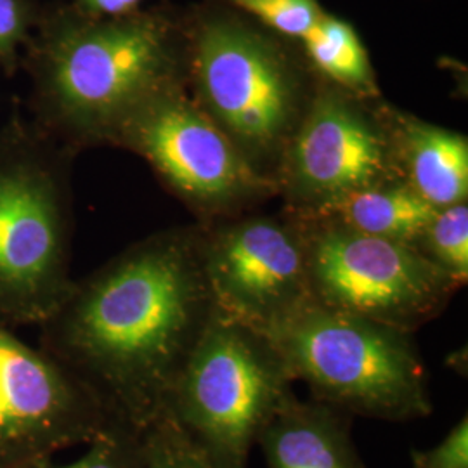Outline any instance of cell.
I'll list each match as a JSON object with an SVG mask.
<instances>
[{
    "label": "cell",
    "mask_w": 468,
    "mask_h": 468,
    "mask_svg": "<svg viewBox=\"0 0 468 468\" xmlns=\"http://www.w3.org/2000/svg\"><path fill=\"white\" fill-rule=\"evenodd\" d=\"M193 234L150 236L80 282L38 324V347L84 385L112 421L143 432L212 316Z\"/></svg>",
    "instance_id": "cell-1"
},
{
    "label": "cell",
    "mask_w": 468,
    "mask_h": 468,
    "mask_svg": "<svg viewBox=\"0 0 468 468\" xmlns=\"http://www.w3.org/2000/svg\"><path fill=\"white\" fill-rule=\"evenodd\" d=\"M21 68L30 120L75 153L112 144L135 110L181 85L174 28L154 13L101 19L73 5L42 9Z\"/></svg>",
    "instance_id": "cell-2"
},
{
    "label": "cell",
    "mask_w": 468,
    "mask_h": 468,
    "mask_svg": "<svg viewBox=\"0 0 468 468\" xmlns=\"http://www.w3.org/2000/svg\"><path fill=\"white\" fill-rule=\"evenodd\" d=\"M77 153L15 106L0 125V323L42 324L67 299Z\"/></svg>",
    "instance_id": "cell-3"
},
{
    "label": "cell",
    "mask_w": 468,
    "mask_h": 468,
    "mask_svg": "<svg viewBox=\"0 0 468 468\" xmlns=\"http://www.w3.org/2000/svg\"><path fill=\"white\" fill-rule=\"evenodd\" d=\"M262 334L293 382L347 415L387 421L429 417L427 373L410 332L309 301Z\"/></svg>",
    "instance_id": "cell-4"
},
{
    "label": "cell",
    "mask_w": 468,
    "mask_h": 468,
    "mask_svg": "<svg viewBox=\"0 0 468 468\" xmlns=\"http://www.w3.org/2000/svg\"><path fill=\"white\" fill-rule=\"evenodd\" d=\"M293 378L268 336L212 311L167 410L218 468H247Z\"/></svg>",
    "instance_id": "cell-5"
},
{
    "label": "cell",
    "mask_w": 468,
    "mask_h": 468,
    "mask_svg": "<svg viewBox=\"0 0 468 468\" xmlns=\"http://www.w3.org/2000/svg\"><path fill=\"white\" fill-rule=\"evenodd\" d=\"M201 108L249 164L286 148L301 117V89L268 38L233 21L203 25L191 54Z\"/></svg>",
    "instance_id": "cell-6"
},
{
    "label": "cell",
    "mask_w": 468,
    "mask_h": 468,
    "mask_svg": "<svg viewBox=\"0 0 468 468\" xmlns=\"http://www.w3.org/2000/svg\"><path fill=\"white\" fill-rule=\"evenodd\" d=\"M305 250L314 301L410 334L460 288L419 249L338 224L305 236Z\"/></svg>",
    "instance_id": "cell-7"
},
{
    "label": "cell",
    "mask_w": 468,
    "mask_h": 468,
    "mask_svg": "<svg viewBox=\"0 0 468 468\" xmlns=\"http://www.w3.org/2000/svg\"><path fill=\"white\" fill-rule=\"evenodd\" d=\"M98 399L42 347L0 323V468H25L106 429Z\"/></svg>",
    "instance_id": "cell-8"
},
{
    "label": "cell",
    "mask_w": 468,
    "mask_h": 468,
    "mask_svg": "<svg viewBox=\"0 0 468 468\" xmlns=\"http://www.w3.org/2000/svg\"><path fill=\"white\" fill-rule=\"evenodd\" d=\"M214 309L266 332L313 301L305 234L274 218H245L200 239Z\"/></svg>",
    "instance_id": "cell-9"
},
{
    "label": "cell",
    "mask_w": 468,
    "mask_h": 468,
    "mask_svg": "<svg viewBox=\"0 0 468 468\" xmlns=\"http://www.w3.org/2000/svg\"><path fill=\"white\" fill-rule=\"evenodd\" d=\"M112 144L141 154L186 200L228 203L250 195L262 183L233 141L181 85L135 110Z\"/></svg>",
    "instance_id": "cell-10"
},
{
    "label": "cell",
    "mask_w": 468,
    "mask_h": 468,
    "mask_svg": "<svg viewBox=\"0 0 468 468\" xmlns=\"http://www.w3.org/2000/svg\"><path fill=\"white\" fill-rule=\"evenodd\" d=\"M385 146L363 112L334 92L321 94L284 148L288 185L303 200L324 208L378 185L387 165Z\"/></svg>",
    "instance_id": "cell-11"
},
{
    "label": "cell",
    "mask_w": 468,
    "mask_h": 468,
    "mask_svg": "<svg viewBox=\"0 0 468 468\" xmlns=\"http://www.w3.org/2000/svg\"><path fill=\"white\" fill-rule=\"evenodd\" d=\"M269 468H367L351 435V415L292 392L259 437Z\"/></svg>",
    "instance_id": "cell-12"
},
{
    "label": "cell",
    "mask_w": 468,
    "mask_h": 468,
    "mask_svg": "<svg viewBox=\"0 0 468 468\" xmlns=\"http://www.w3.org/2000/svg\"><path fill=\"white\" fill-rule=\"evenodd\" d=\"M402 160L410 187L435 208L463 203L468 193L467 137L421 122H404Z\"/></svg>",
    "instance_id": "cell-13"
},
{
    "label": "cell",
    "mask_w": 468,
    "mask_h": 468,
    "mask_svg": "<svg viewBox=\"0 0 468 468\" xmlns=\"http://www.w3.org/2000/svg\"><path fill=\"white\" fill-rule=\"evenodd\" d=\"M324 210L338 218V226L417 249L439 208L423 200L410 186L375 185L354 191L324 207Z\"/></svg>",
    "instance_id": "cell-14"
},
{
    "label": "cell",
    "mask_w": 468,
    "mask_h": 468,
    "mask_svg": "<svg viewBox=\"0 0 468 468\" xmlns=\"http://www.w3.org/2000/svg\"><path fill=\"white\" fill-rule=\"evenodd\" d=\"M302 40L311 63L335 84L349 92H375L368 54L347 23L321 15Z\"/></svg>",
    "instance_id": "cell-15"
},
{
    "label": "cell",
    "mask_w": 468,
    "mask_h": 468,
    "mask_svg": "<svg viewBox=\"0 0 468 468\" xmlns=\"http://www.w3.org/2000/svg\"><path fill=\"white\" fill-rule=\"evenodd\" d=\"M434 266L458 286L468 278V208L456 203L439 208L417 245Z\"/></svg>",
    "instance_id": "cell-16"
},
{
    "label": "cell",
    "mask_w": 468,
    "mask_h": 468,
    "mask_svg": "<svg viewBox=\"0 0 468 468\" xmlns=\"http://www.w3.org/2000/svg\"><path fill=\"white\" fill-rule=\"evenodd\" d=\"M144 468H218L165 410L143 431Z\"/></svg>",
    "instance_id": "cell-17"
},
{
    "label": "cell",
    "mask_w": 468,
    "mask_h": 468,
    "mask_svg": "<svg viewBox=\"0 0 468 468\" xmlns=\"http://www.w3.org/2000/svg\"><path fill=\"white\" fill-rule=\"evenodd\" d=\"M87 446V452L71 463L58 465L54 458L38 460L25 468H144L143 432L123 423L110 421Z\"/></svg>",
    "instance_id": "cell-18"
},
{
    "label": "cell",
    "mask_w": 468,
    "mask_h": 468,
    "mask_svg": "<svg viewBox=\"0 0 468 468\" xmlns=\"http://www.w3.org/2000/svg\"><path fill=\"white\" fill-rule=\"evenodd\" d=\"M34 0H0V69L7 79L21 68V54L40 17Z\"/></svg>",
    "instance_id": "cell-19"
},
{
    "label": "cell",
    "mask_w": 468,
    "mask_h": 468,
    "mask_svg": "<svg viewBox=\"0 0 468 468\" xmlns=\"http://www.w3.org/2000/svg\"><path fill=\"white\" fill-rule=\"evenodd\" d=\"M272 30L302 38L323 15L316 0H228Z\"/></svg>",
    "instance_id": "cell-20"
},
{
    "label": "cell",
    "mask_w": 468,
    "mask_h": 468,
    "mask_svg": "<svg viewBox=\"0 0 468 468\" xmlns=\"http://www.w3.org/2000/svg\"><path fill=\"white\" fill-rule=\"evenodd\" d=\"M411 460L413 468H468L467 415L432 450H413Z\"/></svg>",
    "instance_id": "cell-21"
},
{
    "label": "cell",
    "mask_w": 468,
    "mask_h": 468,
    "mask_svg": "<svg viewBox=\"0 0 468 468\" xmlns=\"http://www.w3.org/2000/svg\"><path fill=\"white\" fill-rule=\"evenodd\" d=\"M143 0H75L80 13L92 17H120L133 15Z\"/></svg>",
    "instance_id": "cell-22"
}]
</instances>
